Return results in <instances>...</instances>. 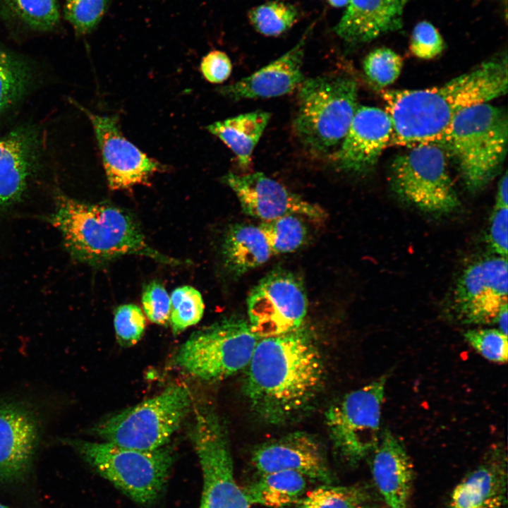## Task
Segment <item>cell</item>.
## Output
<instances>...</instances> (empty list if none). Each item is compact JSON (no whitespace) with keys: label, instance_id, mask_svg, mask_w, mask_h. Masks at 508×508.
Segmentation results:
<instances>
[{"label":"cell","instance_id":"2","mask_svg":"<svg viewBox=\"0 0 508 508\" xmlns=\"http://www.w3.org/2000/svg\"><path fill=\"white\" fill-rule=\"evenodd\" d=\"M507 57L480 64L445 84L419 90L382 92L392 122L389 145L434 143L463 109L505 95Z\"/></svg>","mask_w":508,"mask_h":508},{"label":"cell","instance_id":"19","mask_svg":"<svg viewBox=\"0 0 508 508\" xmlns=\"http://www.w3.org/2000/svg\"><path fill=\"white\" fill-rule=\"evenodd\" d=\"M307 34L284 54L248 76L217 88L234 101L270 98L291 92L305 80L302 72Z\"/></svg>","mask_w":508,"mask_h":508},{"label":"cell","instance_id":"10","mask_svg":"<svg viewBox=\"0 0 508 508\" xmlns=\"http://www.w3.org/2000/svg\"><path fill=\"white\" fill-rule=\"evenodd\" d=\"M386 375L349 392L325 413V423L339 455L350 465L373 452L380 440Z\"/></svg>","mask_w":508,"mask_h":508},{"label":"cell","instance_id":"9","mask_svg":"<svg viewBox=\"0 0 508 508\" xmlns=\"http://www.w3.org/2000/svg\"><path fill=\"white\" fill-rule=\"evenodd\" d=\"M447 155L437 143L419 144L395 157L389 170L393 191L421 211L446 214L460 205L447 164Z\"/></svg>","mask_w":508,"mask_h":508},{"label":"cell","instance_id":"37","mask_svg":"<svg viewBox=\"0 0 508 508\" xmlns=\"http://www.w3.org/2000/svg\"><path fill=\"white\" fill-rule=\"evenodd\" d=\"M445 47L442 35L432 23L423 20L416 25L410 42V50L415 56L431 59L440 54Z\"/></svg>","mask_w":508,"mask_h":508},{"label":"cell","instance_id":"20","mask_svg":"<svg viewBox=\"0 0 508 508\" xmlns=\"http://www.w3.org/2000/svg\"><path fill=\"white\" fill-rule=\"evenodd\" d=\"M410 0H349L334 28L351 46L362 44L402 27L404 8Z\"/></svg>","mask_w":508,"mask_h":508},{"label":"cell","instance_id":"5","mask_svg":"<svg viewBox=\"0 0 508 508\" xmlns=\"http://www.w3.org/2000/svg\"><path fill=\"white\" fill-rule=\"evenodd\" d=\"M358 86L352 78L329 74L305 79L299 85L294 121L299 141L318 155L334 152L358 107Z\"/></svg>","mask_w":508,"mask_h":508},{"label":"cell","instance_id":"45","mask_svg":"<svg viewBox=\"0 0 508 508\" xmlns=\"http://www.w3.org/2000/svg\"><path fill=\"white\" fill-rule=\"evenodd\" d=\"M0 508H9V507H6V506H5V505H4V504H2L0 503Z\"/></svg>","mask_w":508,"mask_h":508},{"label":"cell","instance_id":"6","mask_svg":"<svg viewBox=\"0 0 508 508\" xmlns=\"http://www.w3.org/2000/svg\"><path fill=\"white\" fill-rule=\"evenodd\" d=\"M63 440L102 477L141 504H150L159 497L174 460L169 447L143 451L105 441Z\"/></svg>","mask_w":508,"mask_h":508},{"label":"cell","instance_id":"23","mask_svg":"<svg viewBox=\"0 0 508 508\" xmlns=\"http://www.w3.org/2000/svg\"><path fill=\"white\" fill-rule=\"evenodd\" d=\"M34 147L23 131L0 138V211L16 202L26 189L34 167Z\"/></svg>","mask_w":508,"mask_h":508},{"label":"cell","instance_id":"26","mask_svg":"<svg viewBox=\"0 0 508 508\" xmlns=\"http://www.w3.org/2000/svg\"><path fill=\"white\" fill-rule=\"evenodd\" d=\"M306 479L303 475L292 471L263 473L243 492L250 504L282 508L300 500L307 486Z\"/></svg>","mask_w":508,"mask_h":508},{"label":"cell","instance_id":"7","mask_svg":"<svg viewBox=\"0 0 508 508\" xmlns=\"http://www.w3.org/2000/svg\"><path fill=\"white\" fill-rule=\"evenodd\" d=\"M192 397L182 384L103 419L92 430L105 442L152 451L164 447L190 410Z\"/></svg>","mask_w":508,"mask_h":508},{"label":"cell","instance_id":"3","mask_svg":"<svg viewBox=\"0 0 508 508\" xmlns=\"http://www.w3.org/2000/svg\"><path fill=\"white\" fill-rule=\"evenodd\" d=\"M50 220L67 251L80 262L101 265L134 255L169 265L181 264L152 248L133 217L118 207L61 194L56 196Z\"/></svg>","mask_w":508,"mask_h":508},{"label":"cell","instance_id":"12","mask_svg":"<svg viewBox=\"0 0 508 508\" xmlns=\"http://www.w3.org/2000/svg\"><path fill=\"white\" fill-rule=\"evenodd\" d=\"M248 322L258 337L286 334L303 326L308 298L303 282L277 269L262 278L247 299Z\"/></svg>","mask_w":508,"mask_h":508},{"label":"cell","instance_id":"33","mask_svg":"<svg viewBox=\"0 0 508 508\" xmlns=\"http://www.w3.org/2000/svg\"><path fill=\"white\" fill-rule=\"evenodd\" d=\"M363 66L367 78L374 85L382 87L398 78L403 60L393 50L381 47L373 50L365 56Z\"/></svg>","mask_w":508,"mask_h":508},{"label":"cell","instance_id":"40","mask_svg":"<svg viewBox=\"0 0 508 508\" xmlns=\"http://www.w3.org/2000/svg\"><path fill=\"white\" fill-rule=\"evenodd\" d=\"M232 64L227 54L214 50L205 55L200 64L204 78L212 83H222L231 75Z\"/></svg>","mask_w":508,"mask_h":508},{"label":"cell","instance_id":"31","mask_svg":"<svg viewBox=\"0 0 508 508\" xmlns=\"http://www.w3.org/2000/svg\"><path fill=\"white\" fill-rule=\"evenodd\" d=\"M169 322L172 332L178 334L197 324L204 313V303L200 292L190 286L175 289L170 297Z\"/></svg>","mask_w":508,"mask_h":508},{"label":"cell","instance_id":"28","mask_svg":"<svg viewBox=\"0 0 508 508\" xmlns=\"http://www.w3.org/2000/svg\"><path fill=\"white\" fill-rule=\"evenodd\" d=\"M259 226L272 253H292L305 243L308 236L306 225L295 214L263 222Z\"/></svg>","mask_w":508,"mask_h":508},{"label":"cell","instance_id":"24","mask_svg":"<svg viewBox=\"0 0 508 508\" xmlns=\"http://www.w3.org/2000/svg\"><path fill=\"white\" fill-rule=\"evenodd\" d=\"M222 254L226 271L239 277L267 262L272 253L260 226L235 224L225 234Z\"/></svg>","mask_w":508,"mask_h":508},{"label":"cell","instance_id":"17","mask_svg":"<svg viewBox=\"0 0 508 508\" xmlns=\"http://www.w3.org/2000/svg\"><path fill=\"white\" fill-rule=\"evenodd\" d=\"M40 437V423L32 408L0 401V481L22 480L31 468Z\"/></svg>","mask_w":508,"mask_h":508},{"label":"cell","instance_id":"39","mask_svg":"<svg viewBox=\"0 0 508 508\" xmlns=\"http://www.w3.org/2000/svg\"><path fill=\"white\" fill-rule=\"evenodd\" d=\"M508 207L495 206L488 233V242L497 255L507 258Z\"/></svg>","mask_w":508,"mask_h":508},{"label":"cell","instance_id":"21","mask_svg":"<svg viewBox=\"0 0 508 508\" xmlns=\"http://www.w3.org/2000/svg\"><path fill=\"white\" fill-rule=\"evenodd\" d=\"M507 488L506 454L491 451L453 488L449 508H505Z\"/></svg>","mask_w":508,"mask_h":508},{"label":"cell","instance_id":"44","mask_svg":"<svg viewBox=\"0 0 508 508\" xmlns=\"http://www.w3.org/2000/svg\"><path fill=\"white\" fill-rule=\"evenodd\" d=\"M363 508H380V507L379 506H377V504H374L371 503V504L365 506Z\"/></svg>","mask_w":508,"mask_h":508},{"label":"cell","instance_id":"34","mask_svg":"<svg viewBox=\"0 0 508 508\" xmlns=\"http://www.w3.org/2000/svg\"><path fill=\"white\" fill-rule=\"evenodd\" d=\"M108 2L109 0H65L64 17L77 33H90L105 14Z\"/></svg>","mask_w":508,"mask_h":508},{"label":"cell","instance_id":"8","mask_svg":"<svg viewBox=\"0 0 508 508\" xmlns=\"http://www.w3.org/2000/svg\"><path fill=\"white\" fill-rule=\"evenodd\" d=\"M260 338L248 321L231 316L193 332L180 346L174 362L188 375L219 381L246 368Z\"/></svg>","mask_w":508,"mask_h":508},{"label":"cell","instance_id":"15","mask_svg":"<svg viewBox=\"0 0 508 508\" xmlns=\"http://www.w3.org/2000/svg\"><path fill=\"white\" fill-rule=\"evenodd\" d=\"M80 108L92 125L111 189H127L146 183L155 173L163 169L159 162L149 157L123 136L117 116L95 114Z\"/></svg>","mask_w":508,"mask_h":508},{"label":"cell","instance_id":"1","mask_svg":"<svg viewBox=\"0 0 508 508\" xmlns=\"http://www.w3.org/2000/svg\"><path fill=\"white\" fill-rule=\"evenodd\" d=\"M244 392L260 420L282 425L308 411L322 391L325 368L309 332L260 338L246 366Z\"/></svg>","mask_w":508,"mask_h":508},{"label":"cell","instance_id":"36","mask_svg":"<svg viewBox=\"0 0 508 508\" xmlns=\"http://www.w3.org/2000/svg\"><path fill=\"white\" fill-rule=\"evenodd\" d=\"M114 325L119 343L131 346L140 339L145 328V318L138 306L125 304L115 310Z\"/></svg>","mask_w":508,"mask_h":508},{"label":"cell","instance_id":"14","mask_svg":"<svg viewBox=\"0 0 508 508\" xmlns=\"http://www.w3.org/2000/svg\"><path fill=\"white\" fill-rule=\"evenodd\" d=\"M222 181L235 193L246 214L264 222L287 214L303 215L315 221H322L327 216L320 206L307 201L262 172H229Z\"/></svg>","mask_w":508,"mask_h":508},{"label":"cell","instance_id":"4","mask_svg":"<svg viewBox=\"0 0 508 508\" xmlns=\"http://www.w3.org/2000/svg\"><path fill=\"white\" fill-rule=\"evenodd\" d=\"M456 164L464 186L481 190L500 171L507 152L508 119L488 102L461 111L435 143Z\"/></svg>","mask_w":508,"mask_h":508},{"label":"cell","instance_id":"35","mask_svg":"<svg viewBox=\"0 0 508 508\" xmlns=\"http://www.w3.org/2000/svg\"><path fill=\"white\" fill-rule=\"evenodd\" d=\"M464 337L468 344L485 359L496 363H507V334L499 329H471L464 332Z\"/></svg>","mask_w":508,"mask_h":508},{"label":"cell","instance_id":"13","mask_svg":"<svg viewBox=\"0 0 508 508\" xmlns=\"http://www.w3.org/2000/svg\"><path fill=\"white\" fill-rule=\"evenodd\" d=\"M507 258L499 255L467 266L452 294L454 318L466 325L495 323L500 310L507 305Z\"/></svg>","mask_w":508,"mask_h":508},{"label":"cell","instance_id":"11","mask_svg":"<svg viewBox=\"0 0 508 508\" xmlns=\"http://www.w3.org/2000/svg\"><path fill=\"white\" fill-rule=\"evenodd\" d=\"M190 437L202 473L200 508H250L237 485L226 428L214 410L195 408Z\"/></svg>","mask_w":508,"mask_h":508},{"label":"cell","instance_id":"41","mask_svg":"<svg viewBox=\"0 0 508 508\" xmlns=\"http://www.w3.org/2000/svg\"><path fill=\"white\" fill-rule=\"evenodd\" d=\"M508 179L507 173L504 172V175L500 180L498 188L497 190L496 201L495 206L508 207Z\"/></svg>","mask_w":508,"mask_h":508},{"label":"cell","instance_id":"42","mask_svg":"<svg viewBox=\"0 0 508 508\" xmlns=\"http://www.w3.org/2000/svg\"><path fill=\"white\" fill-rule=\"evenodd\" d=\"M507 305H506L500 310L495 322L498 325V329L505 334H507Z\"/></svg>","mask_w":508,"mask_h":508},{"label":"cell","instance_id":"25","mask_svg":"<svg viewBox=\"0 0 508 508\" xmlns=\"http://www.w3.org/2000/svg\"><path fill=\"white\" fill-rule=\"evenodd\" d=\"M270 117V113L256 110L216 121L207 129L230 148L242 168L247 169Z\"/></svg>","mask_w":508,"mask_h":508},{"label":"cell","instance_id":"22","mask_svg":"<svg viewBox=\"0 0 508 508\" xmlns=\"http://www.w3.org/2000/svg\"><path fill=\"white\" fill-rule=\"evenodd\" d=\"M373 452V481L387 508H408L413 472L404 445L386 430Z\"/></svg>","mask_w":508,"mask_h":508},{"label":"cell","instance_id":"32","mask_svg":"<svg viewBox=\"0 0 508 508\" xmlns=\"http://www.w3.org/2000/svg\"><path fill=\"white\" fill-rule=\"evenodd\" d=\"M28 85L27 68L16 57L0 49V114L17 102Z\"/></svg>","mask_w":508,"mask_h":508},{"label":"cell","instance_id":"29","mask_svg":"<svg viewBox=\"0 0 508 508\" xmlns=\"http://www.w3.org/2000/svg\"><path fill=\"white\" fill-rule=\"evenodd\" d=\"M248 19L258 32L276 37L293 27L298 19V11L291 4L272 1L252 8L248 12Z\"/></svg>","mask_w":508,"mask_h":508},{"label":"cell","instance_id":"38","mask_svg":"<svg viewBox=\"0 0 508 508\" xmlns=\"http://www.w3.org/2000/svg\"><path fill=\"white\" fill-rule=\"evenodd\" d=\"M143 307L148 319L157 325L169 322L170 297L164 286L157 282L148 284L143 291Z\"/></svg>","mask_w":508,"mask_h":508},{"label":"cell","instance_id":"30","mask_svg":"<svg viewBox=\"0 0 508 508\" xmlns=\"http://www.w3.org/2000/svg\"><path fill=\"white\" fill-rule=\"evenodd\" d=\"M17 18L33 30L47 31L59 22L60 13L56 0H0Z\"/></svg>","mask_w":508,"mask_h":508},{"label":"cell","instance_id":"18","mask_svg":"<svg viewBox=\"0 0 508 508\" xmlns=\"http://www.w3.org/2000/svg\"><path fill=\"white\" fill-rule=\"evenodd\" d=\"M251 463L260 474L292 471L324 484L332 480L321 445L305 432H293L261 444L253 452Z\"/></svg>","mask_w":508,"mask_h":508},{"label":"cell","instance_id":"43","mask_svg":"<svg viewBox=\"0 0 508 508\" xmlns=\"http://www.w3.org/2000/svg\"><path fill=\"white\" fill-rule=\"evenodd\" d=\"M334 7L341 8L348 4L349 0H327Z\"/></svg>","mask_w":508,"mask_h":508},{"label":"cell","instance_id":"27","mask_svg":"<svg viewBox=\"0 0 508 508\" xmlns=\"http://www.w3.org/2000/svg\"><path fill=\"white\" fill-rule=\"evenodd\" d=\"M371 503L370 494L360 486L325 484L301 497L296 508H363Z\"/></svg>","mask_w":508,"mask_h":508},{"label":"cell","instance_id":"16","mask_svg":"<svg viewBox=\"0 0 508 508\" xmlns=\"http://www.w3.org/2000/svg\"><path fill=\"white\" fill-rule=\"evenodd\" d=\"M392 130L386 110L358 106L345 137L333 153L337 169L354 175L370 171L390 145Z\"/></svg>","mask_w":508,"mask_h":508}]
</instances>
